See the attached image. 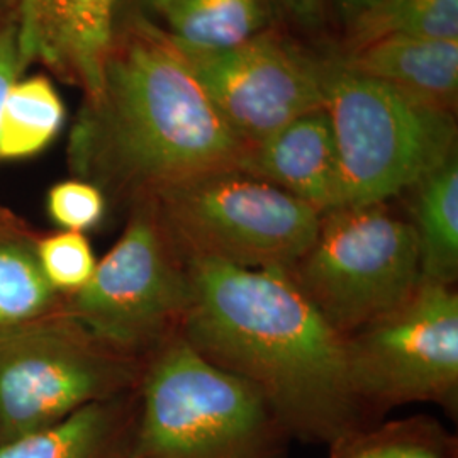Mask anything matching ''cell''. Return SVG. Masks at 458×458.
<instances>
[{"instance_id":"1","label":"cell","mask_w":458,"mask_h":458,"mask_svg":"<svg viewBox=\"0 0 458 458\" xmlns=\"http://www.w3.org/2000/svg\"><path fill=\"white\" fill-rule=\"evenodd\" d=\"M182 336L200 357L265 395L293 440L329 443L376 425L352 391L346 336L282 270L191 260Z\"/></svg>"},{"instance_id":"2","label":"cell","mask_w":458,"mask_h":458,"mask_svg":"<svg viewBox=\"0 0 458 458\" xmlns=\"http://www.w3.org/2000/svg\"><path fill=\"white\" fill-rule=\"evenodd\" d=\"M231 131L164 31L138 26L113 45L104 89L70 140V166L106 197L131 206L175 182L240 166Z\"/></svg>"},{"instance_id":"3","label":"cell","mask_w":458,"mask_h":458,"mask_svg":"<svg viewBox=\"0 0 458 458\" xmlns=\"http://www.w3.org/2000/svg\"><path fill=\"white\" fill-rule=\"evenodd\" d=\"M128 458H287L291 435L253 384L177 336L149 355Z\"/></svg>"},{"instance_id":"4","label":"cell","mask_w":458,"mask_h":458,"mask_svg":"<svg viewBox=\"0 0 458 458\" xmlns=\"http://www.w3.org/2000/svg\"><path fill=\"white\" fill-rule=\"evenodd\" d=\"M338 204L389 202L457 153L455 113L325 58Z\"/></svg>"},{"instance_id":"5","label":"cell","mask_w":458,"mask_h":458,"mask_svg":"<svg viewBox=\"0 0 458 458\" xmlns=\"http://www.w3.org/2000/svg\"><path fill=\"white\" fill-rule=\"evenodd\" d=\"M187 262L287 270L306 251L319 216L240 166L204 172L148 196Z\"/></svg>"},{"instance_id":"6","label":"cell","mask_w":458,"mask_h":458,"mask_svg":"<svg viewBox=\"0 0 458 458\" xmlns=\"http://www.w3.org/2000/svg\"><path fill=\"white\" fill-rule=\"evenodd\" d=\"M282 272L344 336L395 310L421 282L414 231L389 202L321 214L306 251Z\"/></svg>"},{"instance_id":"7","label":"cell","mask_w":458,"mask_h":458,"mask_svg":"<svg viewBox=\"0 0 458 458\" xmlns=\"http://www.w3.org/2000/svg\"><path fill=\"white\" fill-rule=\"evenodd\" d=\"M192 294L189 262L143 197L130 206L123 234L98 260L87 285L64 295L62 312L145 361L181 336Z\"/></svg>"},{"instance_id":"8","label":"cell","mask_w":458,"mask_h":458,"mask_svg":"<svg viewBox=\"0 0 458 458\" xmlns=\"http://www.w3.org/2000/svg\"><path fill=\"white\" fill-rule=\"evenodd\" d=\"M143 365L65 314L0 336V445L138 389Z\"/></svg>"},{"instance_id":"9","label":"cell","mask_w":458,"mask_h":458,"mask_svg":"<svg viewBox=\"0 0 458 458\" xmlns=\"http://www.w3.org/2000/svg\"><path fill=\"white\" fill-rule=\"evenodd\" d=\"M352 391L378 418L410 403L457 408L458 294L421 280L393 311L346 336Z\"/></svg>"},{"instance_id":"10","label":"cell","mask_w":458,"mask_h":458,"mask_svg":"<svg viewBox=\"0 0 458 458\" xmlns=\"http://www.w3.org/2000/svg\"><path fill=\"white\" fill-rule=\"evenodd\" d=\"M181 55L246 147L325 107V58L312 56L274 30L223 51Z\"/></svg>"},{"instance_id":"11","label":"cell","mask_w":458,"mask_h":458,"mask_svg":"<svg viewBox=\"0 0 458 458\" xmlns=\"http://www.w3.org/2000/svg\"><path fill=\"white\" fill-rule=\"evenodd\" d=\"M114 9L115 0H22L16 33L24 65L43 60L96 102L114 45Z\"/></svg>"},{"instance_id":"12","label":"cell","mask_w":458,"mask_h":458,"mask_svg":"<svg viewBox=\"0 0 458 458\" xmlns=\"http://www.w3.org/2000/svg\"><path fill=\"white\" fill-rule=\"evenodd\" d=\"M323 214L338 204V153L327 107L295 117L260 143L248 147L240 164Z\"/></svg>"},{"instance_id":"13","label":"cell","mask_w":458,"mask_h":458,"mask_svg":"<svg viewBox=\"0 0 458 458\" xmlns=\"http://www.w3.org/2000/svg\"><path fill=\"white\" fill-rule=\"evenodd\" d=\"M344 68L455 113L458 39L386 36L333 55Z\"/></svg>"},{"instance_id":"14","label":"cell","mask_w":458,"mask_h":458,"mask_svg":"<svg viewBox=\"0 0 458 458\" xmlns=\"http://www.w3.org/2000/svg\"><path fill=\"white\" fill-rule=\"evenodd\" d=\"M138 389L89 404L64 421L0 445V458H128Z\"/></svg>"},{"instance_id":"15","label":"cell","mask_w":458,"mask_h":458,"mask_svg":"<svg viewBox=\"0 0 458 458\" xmlns=\"http://www.w3.org/2000/svg\"><path fill=\"white\" fill-rule=\"evenodd\" d=\"M41 233L0 206V336L64 314L39 262Z\"/></svg>"},{"instance_id":"16","label":"cell","mask_w":458,"mask_h":458,"mask_svg":"<svg viewBox=\"0 0 458 458\" xmlns=\"http://www.w3.org/2000/svg\"><path fill=\"white\" fill-rule=\"evenodd\" d=\"M406 219L416 236L420 276L425 282L457 285L458 155L429 172L403 194Z\"/></svg>"},{"instance_id":"17","label":"cell","mask_w":458,"mask_h":458,"mask_svg":"<svg viewBox=\"0 0 458 458\" xmlns=\"http://www.w3.org/2000/svg\"><path fill=\"white\" fill-rule=\"evenodd\" d=\"M164 14L165 34L183 55L238 47L270 22L267 0H168Z\"/></svg>"},{"instance_id":"18","label":"cell","mask_w":458,"mask_h":458,"mask_svg":"<svg viewBox=\"0 0 458 458\" xmlns=\"http://www.w3.org/2000/svg\"><path fill=\"white\" fill-rule=\"evenodd\" d=\"M65 123V106L43 77L16 82L0 115V160L30 158L53 143Z\"/></svg>"},{"instance_id":"19","label":"cell","mask_w":458,"mask_h":458,"mask_svg":"<svg viewBox=\"0 0 458 458\" xmlns=\"http://www.w3.org/2000/svg\"><path fill=\"white\" fill-rule=\"evenodd\" d=\"M327 458H458V443L435 418L411 416L350 431Z\"/></svg>"},{"instance_id":"20","label":"cell","mask_w":458,"mask_h":458,"mask_svg":"<svg viewBox=\"0 0 458 458\" xmlns=\"http://www.w3.org/2000/svg\"><path fill=\"white\" fill-rule=\"evenodd\" d=\"M346 30L344 49L386 36L458 39V0H380Z\"/></svg>"},{"instance_id":"21","label":"cell","mask_w":458,"mask_h":458,"mask_svg":"<svg viewBox=\"0 0 458 458\" xmlns=\"http://www.w3.org/2000/svg\"><path fill=\"white\" fill-rule=\"evenodd\" d=\"M38 251L45 276L60 294L81 291L98 267V259L85 233L60 229L41 234Z\"/></svg>"},{"instance_id":"22","label":"cell","mask_w":458,"mask_h":458,"mask_svg":"<svg viewBox=\"0 0 458 458\" xmlns=\"http://www.w3.org/2000/svg\"><path fill=\"white\" fill-rule=\"evenodd\" d=\"M107 208V197L92 182H58L48 191L47 213L60 229L85 233L98 226Z\"/></svg>"},{"instance_id":"23","label":"cell","mask_w":458,"mask_h":458,"mask_svg":"<svg viewBox=\"0 0 458 458\" xmlns=\"http://www.w3.org/2000/svg\"><path fill=\"white\" fill-rule=\"evenodd\" d=\"M24 62L19 53L16 28L0 31V115L11 87L17 82V75Z\"/></svg>"},{"instance_id":"24","label":"cell","mask_w":458,"mask_h":458,"mask_svg":"<svg viewBox=\"0 0 458 458\" xmlns=\"http://www.w3.org/2000/svg\"><path fill=\"white\" fill-rule=\"evenodd\" d=\"M291 19L304 30H319L325 24L327 0H278Z\"/></svg>"},{"instance_id":"25","label":"cell","mask_w":458,"mask_h":458,"mask_svg":"<svg viewBox=\"0 0 458 458\" xmlns=\"http://www.w3.org/2000/svg\"><path fill=\"white\" fill-rule=\"evenodd\" d=\"M340 19L344 21V26H352L359 17L374 9L380 0H333Z\"/></svg>"},{"instance_id":"26","label":"cell","mask_w":458,"mask_h":458,"mask_svg":"<svg viewBox=\"0 0 458 458\" xmlns=\"http://www.w3.org/2000/svg\"><path fill=\"white\" fill-rule=\"evenodd\" d=\"M166 2H168V0H151V4H153L157 9H160V11H164Z\"/></svg>"}]
</instances>
